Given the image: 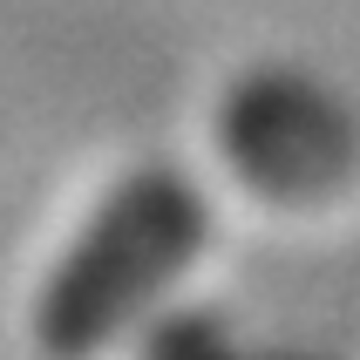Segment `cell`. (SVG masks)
I'll list each match as a JSON object with an SVG mask.
<instances>
[{"label": "cell", "mask_w": 360, "mask_h": 360, "mask_svg": "<svg viewBox=\"0 0 360 360\" xmlns=\"http://www.w3.org/2000/svg\"><path fill=\"white\" fill-rule=\"evenodd\" d=\"M191 238H198V204H191L184 184H163V177L129 184V191L82 231V245L61 259V272L48 279L41 340L48 347L102 340L170 265H184Z\"/></svg>", "instance_id": "cell-1"}]
</instances>
